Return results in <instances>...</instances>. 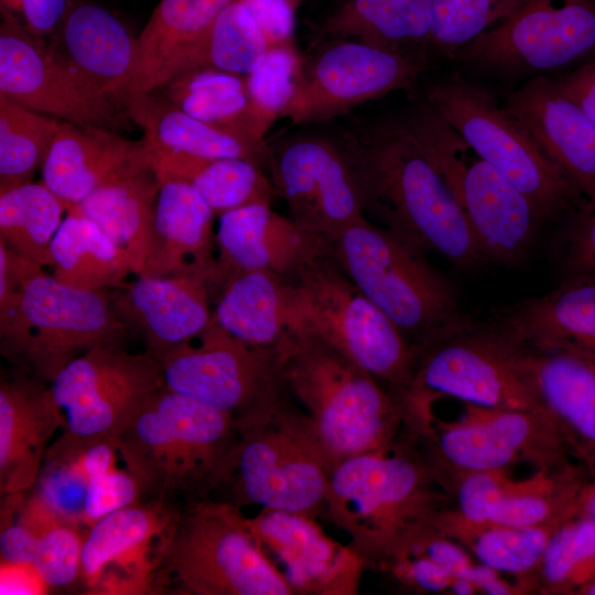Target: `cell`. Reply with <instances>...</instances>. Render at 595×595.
Returning <instances> with one entry per match:
<instances>
[{"label":"cell","instance_id":"94428289","mask_svg":"<svg viewBox=\"0 0 595 595\" xmlns=\"http://www.w3.org/2000/svg\"><path fill=\"white\" fill-rule=\"evenodd\" d=\"M296 8L302 2V0H290Z\"/></svg>","mask_w":595,"mask_h":595},{"label":"cell","instance_id":"8d00e7d4","mask_svg":"<svg viewBox=\"0 0 595 595\" xmlns=\"http://www.w3.org/2000/svg\"><path fill=\"white\" fill-rule=\"evenodd\" d=\"M149 145L153 171L190 184L216 216L251 204H271L278 196L262 167L251 161L207 159Z\"/></svg>","mask_w":595,"mask_h":595},{"label":"cell","instance_id":"e0dca14e","mask_svg":"<svg viewBox=\"0 0 595 595\" xmlns=\"http://www.w3.org/2000/svg\"><path fill=\"white\" fill-rule=\"evenodd\" d=\"M0 94L41 113L79 126L130 129L125 106L84 83L43 37L1 10Z\"/></svg>","mask_w":595,"mask_h":595},{"label":"cell","instance_id":"816d5d0a","mask_svg":"<svg viewBox=\"0 0 595 595\" xmlns=\"http://www.w3.org/2000/svg\"><path fill=\"white\" fill-rule=\"evenodd\" d=\"M383 571L409 588L426 593H453L457 580L425 555L414 552L405 553Z\"/></svg>","mask_w":595,"mask_h":595},{"label":"cell","instance_id":"f546056e","mask_svg":"<svg viewBox=\"0 0 595 595\" xmlns=\"http://www.w3.org/2000/svg\"><path fill=\"white\" fill-rule=\"evenodd\" d=\"M212 320L236 338L275 348L290 332H305L295 277L253 270L236 273L221 285Z\"/></svg>","mask_w":595,"mask_h":595},{"label":"cell","instance_id":"f907efd6","mask_svg":"<svg viewBox=\"0 0 595 595\" xmlns=\"http://www.w3.org/2000/svg\"><path fill=\"white\" fill-rule=\"evenodd\" d=\"M139 501L142 494L138 480L126 467L121 469L116 465L91 480L82 526L88 529L101 517Z\"/></svg>","mask_w":595,"mask_h":595},{"label":"cell","instance_id":"8fae6325","mask_svg":"<svg viewBox=\"0 0 595 595\" xmlns=\"http://www.w3.org/2000/svg\"><path fill=\"white\" fill-rule=\"evenodd\" d=\"M333 467L311 418L285 397L264 419L240 432L228 501L316 519L325 515Z\"/></svg>","mask_w":595,"mask_h":595},{"label":"cell","instance_id":"6f0895ef","mask_svg":"<svg viewBox=\"0 0 595 595\" xmlns=\"http://www.w3.org/2000/svg\"><path fill=\"white\" fill-rule=\"evenodd\" d=\"M51 587L37 573L33 564L1 561L0 594H47Z\"/></svg>","mask_w":595,"mask_h":595},{"label":"cell","instance_id":"681fc988","mask_svg":"<svg viewBox=\"0 0 595 595\" xmlns=\"http://www.w3.org/2000/svg\"><path fill=\"white\" fill-rule=\"evenodd\" d=\"M564 220L555 249L563 280L595 281V203L586 201Z\"/></svg>","mask_w":595,"mask_h":595},{"label":"cell","instance_id":"7a4b0ae2","mask_svg":"<svg viewBox=\"0 0 595 595\" xmlns=\"http://www.w3.org/2000/svg\"><path fill=\"white\" fill-rule=\"evenodd\" d=\"M452 504L421 436L410 432L389 448L337 463L325 515L348 534L367 567L385 570Z\"/></svg>","mask_w":595,"mask_h":595},{"label":"cell","instance_id":"4316f807","mask_svg":"<svg viewBox=\"0 0 595 595\" xmlns=\"http://www.w3.org/2000/svg\"><path fill=\"white\" fill-rule=\"evenodd\" d=\"M112 299L118 317L138 331L158 359L198 335L210 322V288L191 277H145L125 283Z\"/></svg>","mask_w":595,"mask_h":595},{"label":"cell","instance_id":"836d02e7","mask_svg":"<svg viewBox=\"0 0 595 595\" xmlns=\"http://www.w3.org/2000/svg\"><path fill=\"white\" fill-rule=\"evenodd\" d=\"M122 105L150 144L187 154L268 164L269 145L235 136L196 119L175 107L156 90L129 95Z\"/></svg>","mask_w":595,"mask_h":595},{"label":"cell","instance_id":"d6986e66","mask_svg":"<svg viewBox=\"0 0 595 595\" xmlns=\"http://www.w3.org/2000/svg\"><path fill=\"white\" fill-rule=\"evenodd\" d=\"M180 506L142 500L86 529L80 584L86 594H156V576Z\"/></svg>","mask_w":595,"mask_h":595},{"label":"cell","instance_id":"f1b7e54d","mask_svg":"<svg viewBox=\"0 0 595 595\" xmlns=\"http://www.w3.org/2000/svg\"><path fill=\"white\" fill-rule=\"evenodd\" d=\"M48 43L84 83L121 104L137 39L110 11L95 3L69 0Z\"/></svg>","mask_w":595,"mask_h":595},{"label":"cell","instance_id":"7402d4cb","mask_svg":"<svg viewBox=\"0 0 595 595\" xmlns=\"http://www.w3.org/2000/svg\"><path fill=\"white\" fill-rule=\"evenodd\" d=\"M216 238L214 293L236 273L253 270L296 277L331 256V241L259 203L221 214Z\"/></svg>","mask_w":595,"mask_h":595},{"label":"cell","instance_id":"b9f144b4","mask_svg":"<svg viewBox=\"0 0 595 595\" xmlns=\"http://www.w3.org/2000/svg\"><path fill=\"white\" fill-rule=\"evenodd\" d=\"M66 205L43 183L0 191V238L19 256L51 267V242Z\"/></svg>","mask_w":595,"mask_h":595},{"label":"cell","instance_id":"7dc6e473","mask_svg":"<svg viewBox=\"0 0 595 595\" xmlns=\"http://www.w3.org/2000/svg\"><path fill=\"white\" fill-rule=\"evenodd\" d=\"M523 0H433L430 55L455 58L485 31L510 17Z\"/></svg>","mask_w":595,"mask_h":595},{"label":"cell","instance_id":"5bb4252c","mask_svg":"<svg viewBox=\"0 0 595 595\" xmlns=\"http://www.w3.org/2000/svg\"><path fill=\"white\" fill-rule=\"evenodd\" d=\"M595 58V0H523L455 60L500 76L545 75Z\"/></svg>","mask_w":595,"mask_h":595},{"label":"cell","instance_id":"ac0fdd59","mask_svg":"<svg viewBox=\"0 0 595 595\" xmlns=\"http://www.w3.org/2000/svg\"><path fill=\"white\" fill-rule=\"evenodd\" d=\"M428 63L354 40L333 39L306 62L280 117L324 122L393 90L411 94Z\"/></svg>","mask_w":595,"mask_h":595},{"label":"cell","instance_id":"44dd1931","mask_svg":"<svg viewBox=\"0 0 595 595\" xmlns=\"http://www.w3.org/2000/svg\"><path fill=\"white\" fill-rule=\"evenodd\" d=\"M247 523L262 551L290 585L293 595H357L364 559L328 537L315 518L261 509Z\"/></svg>","mask_w":595,"mask_h":595},{"label":"cell","instance_id":"bcb514c9","mask_svg":"<svg viewBox=\"0 0 595 595\" xmlns=\"http://www.w3.org/2000/svg\"><path fill=\"white\" fill-rule=\"evenodd\" d=\"M594 574L595 521L575 515L551 537L532 575V593L576 595Z\"/></svg>","mask_w":595,"mask_h":595},{"label":"cell","instance_id":"7bdbcfd3","mask_svg":"<svg viewBox=\"0 0 595 595\" xmlns=\"http://www.w3.org/2000/svg\"><path fill=\"white\" fill-rule=\"evenodd\" d=\"M62 122L0 94V191L31 182L42 170Z\"/></svg>","mask_w":595,"mask_h":595},{"label":"cell","instance_id":"d6a6232c","mask_svg":"<svg viewBox=\"0 0 595 595\" xmlns=\"http://www.w3.org/2000/svg\"><path fill=\"white\" fill-rule=\"evenodd\" d=\"M433 0H340L323 23L333 39L354 40L428 63Z\"/></svg>","mask_w":595,"mask_h":595},{"label":"cell","instance_id":"5b68a950","mask_svg":"<svg viewBox=\"0 0 595 595\" xmlns=\"http://www.w3.org/2000/svg\"><path fill=\"white\" fill-rule=\"evenodd\" d=\"M275 348L283 385L305 407L333 466L411 432L403 402L320 337L290 332Z\"/></svg>","mask_w":595,"mask_h":595},{"label":"cell","instance_id":"4dcf8cb0","mask_svg":"<svg viewBox=\"0 0 595 595\" xmlns=\"http://www.w3.org/2000/svg\"><path fill=\"white\" fill-rule=\"evenodd\" d=\"M234 0H160L137 37L136 54L120 101L150 93L175 77L191 51Z\"/></svg>","mask_w":595,"mask_h":595},{"label":"cell","instance_id":"f6af8a7d","mask_svg":"<svg viewBox=\"0 0 595 595\" xmlns=\"http://www.w3.org/2000/svg\"><path fill=\"white\" fill-rule=\"evenodd\" d=\"M18 519L37 536L33 565L51 589L80 582L86 530L57 517L33 491L20 501Z\"/></svg>","mask_w":595,"mask_h":595},{"label":"cell","instance_id":"2e32d148","mask_svg":"<svg viewBox=\"0 0 595 595\" xmlns=\"http://www.w3.org/2000/svg\"><path fill=\"white\" fill-rule=\"evenodd\" d=\"M164 387L159 359L119 345L98 346L71 360L51 381L64 432L117 441L149 398Z\"/></svg>","mask_w":595,"mask_h":595},{"label":"cell","instance_id":"30bf717a","mask_svg":"<svg viewBox=\"0 0 595 595\" xmlns=\"http://www.w3.org/2000/svg\"><path fill=\"white\" fill-rule=\"evenodd\" d=\"M426 104L533 204L543 221H561L587 199L526 127L486 88L459 76L440 80Z\"/></svg>","mask_w":595,"mask_h":595},{"label":"cell","instance_id":"60d3db41","mask_svg":"<svg viewBox=\"0 0 595 595\" xmlns=\"http://www.w3.org/2000/svg\"><path fill=\"white\" fill-rule=\"evenodd\" d=\"M53 275L62 283L84 291L121 288L134 273L130 257L93 220L67 212L51 247Z\"/></svg>","mask_w":595,"mask_h":595},{"label":"cell","instance_id":"4fadbf2b","mask_svg":"<svg viewBox=\"0 0 595 595\" xmlns=\"http://www.w3.org/2000/svg\"><path fill=\"white\" fill-rule=\"evenodd\" d=\"M159 361L167 389L228 414L240 432L286 397L277 348L249 345L213 320Z\"/></svg>","mask_w":595,"mask_h":595},{"label":"cell","instance_id":"7c38bea8","mask_svg":"<svg viewBox=\"0 0 595 595\" xmlns=\"http://www.w3.org/2000/svg\"><path fill=\"white\" fill-rule=\"evenodd\" d=\"M305 332L369 371L403 403L419 355L394 323L347 277L331 256L295 277Z\"/></svg>","mask_w":595,"mask_h":595},{"label":"cell","instance_id":"680465c9","mask_svg":"<svg viewBox=\"0 0 595 595\" xmlns=\"http://www.w3.org/2000/svg\"><path fill=\"white\" fill-rule=\"evenodd\" d=\"M577 515L595 521V478H589L580 493Z\"/></svg>","mask_w":595,"mask_h":595},{"label":"cell","instance_id":"ffe728a7","mask_svg":"<svg viewBox=\"0 0 595 595\" xmlns=\"http://www.w3.org/2000/svg\"><path fill=\"white\" fill-rule=\"evenodd\" d=\"M267 166L291 218L328 241L364 215L336 140L316 136L289 139L269 147Z\"/></svg>","mask_w":595,"mask_h":595},{"label":"cell","instance_id":"ba28073f","mask_svg":"<svg viewBox=\"0 0 595 595\" xmlns=\"http://www.w3.org/2000/svg\"><path fill=\"white\" fill-rule=\"evenodd\" d=\"M441 396L485 409H542L529 350L491 320H473L422 351L404 401L410 422L431 425Z\"/></svg>","mask_w":595,"mask_h":595},{"label":"cell","instance_id":"9a60e30c","mask_svg":"<svg viewBox=\"0 0 595 595\" xmlns=\"http://www.w3.org/2000/svg\"><path fill=\"white\" fill-rule=\"evenodd\" d=\"M441 487L456 474L510 469L527 463L536 470L570 464L559 431L543 410L485 409L469 405L461 422L434 419L421 439Z\"/></svg>","mask_w":595,"mask_h":595},{"label":"cell","instance_id":"1f68e13d","mask_svg":"<svg viewBox=\"0 0 595 595\" xmlns=\"http://www.w3.org/2000/svg\"><path fill=\"white\" fill-rule=\"evenodd\" d=\"M491 321L529 351L567 345L595 348V281L562 280L550 292L521 301Z\"/></svg>","mask_w":595,"mask_h":595},{"label":"cell","instance_id":"277c9868","mask_svg":"<svg viewBox=\"0 0 595 595\" xmlns=\"http://www.w3.org/2000/svg\"><path fill=\"white\" fill-rule=\"evenodd\" d=\"M239 443L228 414L164 386L119 436L117 450L142 500L187 501L228 487Z\"/></svg>","mask_w":595,"mask_h":595},{"label":"cell","instance_id":"db71d44e","mask_svg":"<svg viewBox=\"0 0 595 595\" xmlns=\"http://www.w3.org/2000/svg\"><path fill=\"white\" fill-rule=\"evenodd\" d=\"M69 0H1V10L15 15L32 33L50 37L68 8Z\"/></svg>","mask_w":595,"mask_h":595},{"label":"cell","instance_id":"ab89813d","mask_svg":"<svg viewBox=\"0 0 595 595\" xmlns=\"http://www.w3.org/2000/svg\"><path fill=\"white\" fill-rule=\"evenodd\" d=\"M589 479L575 462L555 470H536L523 479L506 472L485 522L510 527L561 524L577 515L580 493Z\"/></svg>","mask_w":595,"mask_h":595},{"label":"cell","instance_id":"cb8c5ba5","mask_svg":"<svg viewBox=\"0 0 595 595\" xmlns=\"http://www.w3.org/2000/svg\"><path fill=\"white\" fill-rule=\"evenodd\" d=\"M583 194L595 203V125L552 77H530L502 105Z\"/></svg>","mask_w":595,"mask_h":595},{"label":"cell","instance_id":"e575fe53","mask_svg":"<svg viewBox=\"0 0 595 595\" xmlns=\"http://www.w3.org/2000/svg\"><path fill=\"white\" fill-rule=\"evenodd\" d=\"M156 91L196 119L244 139L266 142L271 125L250 97L247 75L195 68L176 75Z\"/></svg>","mask_w":595,"mask_h":595},{"label":"cell","instance_id":"9f6ffc18","mask_svg":"<svg viewBox=\"0 0 595 595\" xmlns=\"http://www.w3.org/2000/svg\"><path fill=\"white\" fill-rule=\"evenodd\" d=\"M37 547V536L21 520L1 521V561L33 564Z\"/></svg>","mask_w":595,"mask_h":595},{"label":"cell","instance_id":"11a10c76","mask_svg":"<svg viewBox=\"0 0 595 595\" xmlns=\"http://www.w3.org/2000/svg\"><path fill=\"white\" fill-rule=\"evenodd\" d=\"M553 80L595 125V58L563 72Z\"/></svg>","mask_w":595,"mask_h":595},{"label":"cell","instance_id":"f5cc1de1","mask_svg":"<svg viewBox=\"0 0 595 595\" xmlns=\"http://www.w3.org/2000/svg\"><path fill=\"white\" fill-rule=\"evenodd\" d=\"M250 12L271 47L293 44L296 7L290 0H239Z\"/></svg>","mask_w":595,"mask_h":595},{"label":"cell","instance_id":"c3c4849f","mask_svg":"<svg viewBox=\"0 0 595 595\" xmlns=\"http://www.w3.org/2000/svg\"><path fill=\"white\" fill-rule=\"evenodd\" d=\"M303 66L293 44L271 47L247 75L250 97L272 126L292 98Z\"/></svg>","mask_w":595,"mask_h":595},{"label":"cell","instance_id":"9c48e42d","mask_svg":"<svg viewBox=\"0 0 595 595\" xmlns=\"http://www.w3.org/2000/svg\"><path fill=\"white\" fill-rule=\"evenodd\" d=\"M402 120L464 210L487 262H519L543 223L530 199L426 102Z\"/></svg>","mask_w":595,"mask_h":595},{"label":"cell","instance_id":"d4e9b609","mask_svg":"<svg viewBox=\"0 0 595 595\" xmlns=\"http://www.w3.org/2000/svg\"><path fill=\"white\" fill-rule=\"evenodd\" d=\"M156 177L159 194L151 245L139 275L191 277L206 281L210 288L216 262V215L186 182L163 174Z\"/></svg>","mask_w":595,"mask_h":595},{"label":"cell","instance_id":"603a6c76","mask_svg":"<svg viewBox=\"0 0 595 595\" xmlns=\"http://www.w3.org/2000/svg\"><path fill=\"white\" fill-rule=\"evenodd\" d=\"M148 140H128L115 131L63 121L44 164L43 184L67 208L96 190L152 167Z\"/></svg>","mask_w":595,"mask_h":595},{"label":"cell","instance_id":"d590c367","mask_svg":"<svg viewBox=\"0 0 595 595\" xmlns=\"http://www.w3.org/2000/svg\"><path fill=\"white\" fill-rule=\"evenodd\" d=\"M451 506L435 517L433 527L466 548L480 564L499 574L513 576L522 594H533L532 575L551 537L562 523L510 527L475 522L461 517Z\"/></svg>","mask_w":595,"mask_h":595},{"label":"cell","instance_id":"52a82bcc","mask_svg":"<svg viewBox=\"0 0 595 595\" xmlns=\"http://www.w3.org/2000/svg\"><path fill=\"white\" fill-rule=\"evenodd\" d=\"M293 595L262 551L241 507L210 497L184 501L156 576V594Z\"/></svg>","mask_w":595,"mask_h":595},{"label":"cell","instance_id":"484cf974","mask_svg":"<svg viewBox=\"0 0 595 595\" xmlns=\"http://www.w3.org/2000/svg\"><path fill=\"white\" fill-rule=\"evenodd\" d=\"M529 354L542 409L570 458L595 478V348L567 345Z\"/></svg>","mask_w":595,"mask_h":595},{"label":"cell","instance_id":"74e56055","mask_svg":"<svg viewBox=\"0 0 595 595\" xmlns=\"http://www.w3.org/2000/svg\"><path fill=\"white\" fill-rule=\"evenodd\" d=\"M159 181L152 167L102 186L67 208L93 220L131 259L136 275L147 260Z\"/></svg>","mask_w":595,"mask_h":595},{"label":"cell","instance_id":"ee69618b","mask_svg":"<svg viewBox=\"0 0 595 595\" xmlns=\"http://www.w3.org/2000/svg\"><path fill=\"white\" fill-rule=\"evenodd\" d=\"M269 48L267 37L248 9L234 0L187 55L178 74L215 68L248 75Z\"/></svg>","mask_w":595,"mask_h":595},{"label":"cell","instance_id":"f35d334b","mask_svg":"<svg viewBox=\"0 0 595 595\" xmlns=\"http://www.w3.org/2000/svg\"><path fill=\"white\" fill-rule=\"evenodd\" d=\"M117 454L112 441L63 431L45 453L33 493L57 517L83 527L90 483L116 466Z\"/></svg>","mask_w":595,"mask_h":595},{"label":"cell","instance_id":"83f0119b","mask_svg":"<svg viewBox=\"0 0 595 595\" xmlns=\"http://www.w3.org/2000/svg\"><path fill=\"white\" fill-rule=\"evenodd\" d=\"M63 415L43 380L17 376L0 380V491L26 493L34 487L48 442Z\"/></svg>","mask_w":595,"mask_h":595},{"label":"cell","instance_id":"6da1fadb","mask_svg":"<svg viewBox=\"0 0 595 595\" xmlns=\"http://www.w3.org/2000/svg\"><path fill=\"white\" fill-rule=\"evenodd\" d=\"M336 142L363 214L421 251L464 271L488 264L464 210L401 118L348 127Z\"/></svg>","mask_w":595,"mask_h":595},{"label":"cell","instance_id":"3957f363","mask_svg":"<svg viewBox=\"0 0 595 595\" xmlns=\"http://www.w3.org/2000/svg\"><path fill=\"white\" fill-rule=\"evenodd\" d=\"M128 326L107 291L68 286L0 238L1 354L52 381L75 357L119 345Z\"/></svg>","mask_w":595,"mask_h":595},{"label":"cell","instance_id":"91938a15","mask_svg":"<svg viewBox=\"0 0 595 595\" xmlns=\"http://www.w3.org/2000/svg\"><path fill=\"white\" fill-rule=\"evenodd\" d=\"M576 595H595V574L577 591Z\"/></svg>","mask_w":595,"mask_h":595},{"label":"cell","instance_id":"8992f818","mask_svg":"<svg viewBox=\"0 0 595 595\" xmlns=\"http://www.w3.org/2000/svg\"><path fill=\"white\" fill-rule=\"evenodd\" d=\"M332 257L418 353L472 323L456 290L407 244L365 215L331 242Z\"/></svg>","mask_w":595,"mask_h":595}]
</instances>
